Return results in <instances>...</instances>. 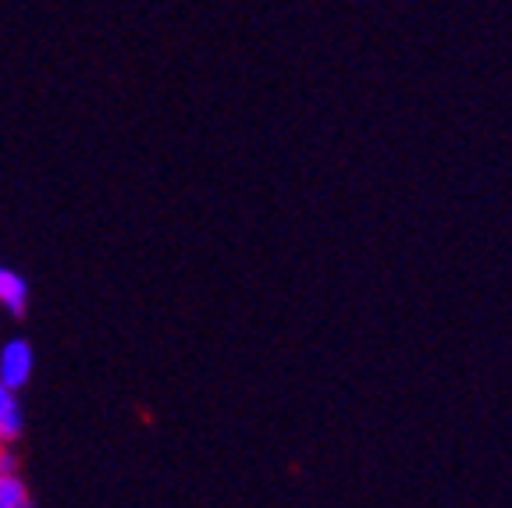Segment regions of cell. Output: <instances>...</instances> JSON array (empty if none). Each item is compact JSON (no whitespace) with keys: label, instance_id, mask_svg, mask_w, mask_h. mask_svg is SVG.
I'll use <instances>...</instances> for the list:
<instances>
[{"label":"cell","instance_id":"2","mask_svg":"<svg viewBox=\"0 0 512 508\" xmlns=\"http://www.w3.org/2000/svg\"><path fill=\"white\" fill-rule=\"evenodd\" d=\"M22 430H25L22 391L8 388V384L0 381V445H18Z\"/></svg>","mask_w":512,"mask_h":508},{"label":"cell","instance_id":"3","mask_svg":"<svg viewBox=\"0 0 512 508\" xmlns=\"http://www.w3.org/2000/svg\"><path fill=\"white\" fill-rule=\"evenodd\" d=\"M0 310L8 317H25L29 310V281L15 267H0Z\"/></svg>","mask_w":512,"mask_h":508},{"label":"cell","instance_id":"1","mask_svg":"<svg viewBox=\"0 0 512 508\" xmlns=\"http://www.w3.org/2000/svg\"><path fill=\"white\" fill-rule=\"evenodd\" d=\"M32 374H36V349L29 345V338H8L0 345V381L8 388L22 391L29 388Z\"/></svg>","mask_w":512,"mask_h":508},{"label":"cell","instance_id":"5","mask_svg":"<svg viewBox=\"0 0 512 508\" xmlns=\"http://www.w3.org/2000/svg\"><path fill=\"white\" fill-rule=\"evenodd\" d=\"M4 473H22L15 445H0V477H4Z\"/></svg>","mask_w":512,"mask_h":508},{"label":"cell","instance_id":"4","mask_svg":"<svg viewBox=\"0 0 512 508\" xmlns=\"http://www.w3.org/2000/svg\"><path fill=\"white\" fill-rule=\"evenodd\" d=\"M0 508H36L22 473H4V477H0Z\"/></svg>","mask_w":512,"mask_h":508}]
</instances>
